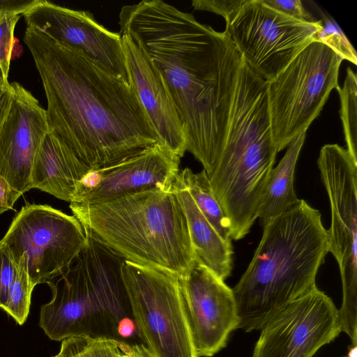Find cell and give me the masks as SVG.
Listing matches in <instances>:
<instances>
[{"label":"cell","mask_w":357,"mask_h":357,"mask_svg":"<svg viewBox=\"0 0 357 357\" xmlns=\"http://www.w3.org/2000/svg\"><path fill=\"white\" fill-rule=\"evenodd\" d=\"M172 190L183 210L195 260L225 281L232 270L231 241L224 240L205 218L178 176Z\"/></svg>","instance_id":"d6986e66"},{"label":"cell","mask_w":357,"mask_h":357,"mask_svg":"<svg viewBox=\"0 0 357 357\" xmlns=\"http://www.w3.org/2000/svg\"><path fill=\"white\" fill-rule=\"evenodd\" d=\"M317 165L328 197L331 225L328 252L339 266L342 303L338 310L341 331L357 344V162L336 144L323 146Z\"/></svg>","instance_id":"ba28073f"},{"label":"cell","mask_w":357,"mask_h":357,"mask_svg":"<svg viewBox=\"0 0 357 357\" xmlns=\"http://www.w3.org/2000/svg\"><path fill=\"white\" fill-rule=\"evenodd\" d=\"M24 42L42 80L50 130L91 172L160 144L130 82L38 29L26 26Z\"/></svg>","instance_id":"7a4b0ae2"},{"label":"cell","mask_w":357,"mask_h":357,"mask_svg":"<svg viewBox=\"0 0 357 357\" xmlns=\"http://www.w3.org/2000/svg\"><path fill=\"white\" fill-rule=\"evenodd\" d=\"M229 34L245 63L266 82L275 77L310 43L321 21L288 17L262 0H245L225 20Z\"/></svg>","instance_id":"30bf717a"},{"label":"cell","mask_w":357,"mask_h":357,"mask_svg":"<svg viewBox=\"0 0 357 357\" xmlns=\"http://www.w3.org/2000/svg\"><path fill=\"white\" fill-rule=\"evenodd\" d=\"M320 21L321 28L317 33L316 40L328 46L342 60L356 65V52L337 23L325 14L322 15Z\"/></svg>","instance_id":"d4e9b609"},{"label":"cell","mask_w":357,"mask_h":357,"mask_svg":"<svg viewBox=\"0 0 357 357\" xmlns=\"http://www.w3.org/2000/svg\"><path fill=\"white\" fill-rule=\"evenodd\" d=\"M38 0H0V15H23Z\"/></svg>","instance_id":"1f68e13d"},{"label":"cell","mask_w":357,"mask_h":357,"mask_svg":"<svg viewBox=\"0 0 357 357\" xmlns=\"http://www.w3.org/2000/svg\"><path fill=\"white\" fill-rule=\"evenodd\" d=\"M120 357H152L141 343L118 342Z\"/></svg>","instance_id":"d6a6232c"},{"label":"cell","mask_w":357,"mask_h":357,"mask_svg":"<svg viewBox=\"0 0 357 357\" xmlns=\"http://www.w3.org/2000/svg\"><path fill=\"white\" fill-rule=\"evenodd\" d=\"M305 137L306 132H303L290 142L284 156L270 173L257 212V218L263 226L300 201L294 190V179Z\"/></svg>","instance_id":"ffe728a7"},{"label":"cell","mask_w":357,"mask_h":357,"mask_svg":"<svg viewBox=\"0 0 357 357\" xmlns=\"http://www.w3.org/2000/svg\"><path fill=\"white\" fill-rule=\"evenodd\" d=\"M17 268V264L10 252L0 241V307L2 309L7 302Z\"/></svg>","instance_id":"4316f807"},{"label":"cell","mask_w":357,"mask_h":357,"mask_svg":"<svg viewBox=\"0 0 357 357\" xmlns=\"http://www.w3.org/2000/svg\"><path fill=\"white\" fill-rule=\"evenodd\" d=\"M15 278L10 286L4 310L20 325L27 319L34 285L30 280L25 256L18 260Z\"/></svg>","instance_id":"603a6c76"},{"label":"cell","mask_w":357,"mask_h":357,"mask_svg":"<svg viewBox=\"0 0 357 357\" xmlns=\"http://www.w3.org/2000/svg\"><path fill=\"white\" fill-rule=\"evenodd\" d=\"M22 195L0 175V214L13 208Z\"/></svg>","instance_id":"f546056e"},{"label":"cell","mask_w":357,"mask_h":357,"mask_svg":"<svg viewBox=\"0 0 357 357\" xmlns=\"http://www.w3.org/2000/svg\"><path fill=\"white\" fill-rule=\"evenodd\" d=\"M337 91L347 150L357 162V77L350 68L347 70L342 86H338Z\"/></svg>","instance_id":"7402d4cb"},{"label":"cell","mask_w":357,"mask_h":357,"mask_svg":"<svg viewBox=\"0 0 357 357\" xmlns=\"http://www.w3.org/2000/svg\"><path fill=\"white\" fill-rule=\"evenodd\" d=\"M73 215L135 264L185 277L195 260L183 210L174 192L149 190L96 204L70 203Z\"/></svg>","instance_id":"8992f818"},{"label":"cell","mask_w":357,"mask_h":357,"mask_svg":"<svg viewBox=\"0 0 357 357\" xmlns=\"http://www.w3.org/2000/svg\"><path fill=\"white\" fill-rule=\"evenodd\" d=\"M260 330L252 357H312L342 332L338 310L317 287L278 311Z\"/></svg>","instance_id":"7c38bea8"},{"label":"cell","mask_w":357,"mask_h":357,"mask_svg":"<svg viewBox=\"0 0 357 357\" xmlns=\"http://www.w3.org/2000/svg\"><path fill=\"white\" fill-rule=\"evenodd\" d=\"M90 173L68 145L50 130L36 155L31 185L71 203Z\"/></svg>","instance_id":"ac0fdd59"},{"label":"cell","mask_w":357,"mask_h":357,"mask_svg":"<svg viewBox=\"0 0 357 357\" xmlns=\"http://www.w3.org/2000/svg\"><path fill=\"white\" fill-rule=\"evenodd\" d=\"M342 59L328 46L313 41L273 79L267 94L273 137L278 152L306 132L337 89Z\"/></svg>","instance_id":"52a82bcc"},{"label":"cell","mask_w":357,"mask_h":357,"mask_svg":"<svg viewBox=\"0 0 357 357\" xmlns=\"http://www.w3.org/2000/svg\"><path fill=\"white\" fill-rule=\"evenodd\" d=\"M179 282L195 354L211 357L225 346L230 333L238 328L232 289L197 261Z\"/></svg>","instance_id":"4fadbf2b"},{"label":"cell","mask_w":357,"mask_h":357,"mask_svg":"<svg viewBox=\"0 0 357 357\" xmlns=\"http://www.w3.org/2000/svg\"><path fill=\"white\" fill-rule=\"evenodd\" d=\"M11 85V107L0 128V175L22 195L31 189L34 159L50 129L38 100L20 84Z\"/></svg>","instance_id":"2e32d148"},{"label":"cell","mask_w":357,"mask_h":357,"mask_svg":"<svg viewBox=\"0 0 357 357\" xmlns=\"http://www.w3.org/2000/svg\"><path fill=\"white\" fill-rule=\"evenodd\" d=\"M121 36L129 82L160 144L181 158L186 151L185 132L163 82L139 45L128 35Z\"/></svg>","instance_id":"e0dca14e"},{"label":"cell","mask_w":357,"mask_h":357,"mask_svg":"<svg viewBox=\"0 0 357 357\" xmlns=\"http://www.w3.org/2000/svg\"><path fill=\"white\" fill-rule=\"evenodd\" d=\"M22 15L28 27L77 50L109 73L129 82L122 36L100 25L89 11L38 0Z\"/></svg>","instance_id":"5bb4252c"},{"label":"cell","mask_w":357,"mask_h":357,"mask_svg":"<svg viewBox=\"0 0 357 357\" xmlns=\"http://www.w3.org/2000/svg\"><path fill=\"white\" fill-rule=\"evenodd\" d=\"M177 176L200 212L217 233L224 240L231 241L229 222L214 197L206 172L203 169L199 173H194L186 167L179 172Z\"/></svg>","instance_id":"44dd1931"},{"label":"cell","mask_w":357,"mask_h":357,"mask_svg":"<svg viewBox=\"0 0 357 357\" xmlns=\"http://www.w3.org/2000/svg\"><path fill=\"white\" fill-rule=\"evenodd\" d=\"M13 89L11 83L0 79V128L4 123L11 107Z\"/></svg>","instance_id":"4dcf8cb0"},{"label":"cell","mask_w":357,"mask_h":357,"mask_svg":"<svg viewBox=\"0 0 357 357\" xmlns=\"http://www.w3.org/2000/svg\"><path fill=\"white\" fill-rule=\"evenodd\" d=\"M262 1L275 10L291 18L308 22L316 21L304 8L300 0H262Z\"/></svg>","instance_id":"f1b7e54d"},{"label":"cell","mask_w":357,"mask_h":357,"mask_svg":"<svg viewBox=\"0 0 357 357\" xmlns=\"http://www.w3.org/2000/svg\"><path fill=\"white\" fill-rule=\"evenodd\" d=\"M263 228L249 266L232 289L238 328L245 332L260 330L278 311L317 287L328 252L321 213L303 199Z\"/></svg>","instance_id":"3957f363"},{"label":"cell","mask_w":357,"mask_h":357,"mask_svg":"<svg viewBox=\"0 0 357 357\" xmlns=\"http://www.w3.org/2000/svg\"><path fill=\"white\" fill-rule=\"evenodd\" d=\"M1 241L16 263L25 256L36 286L66 271L83 249L86 236L74 215L48 205L28 204L15 216Z\"/></svg>","instance_id":"8fae6325"},{"label":"cell","mask_w":357,"mask_h":357,"mask_svg":"<svg viewBox=\"0 0 357 357\" xmlns=\"http://www.w3.org/2000/svg\"><path fill=\"white\" fill-rule=\"evenodd\" d=\"M245 0H193L192 6L195 10L212 12L227 19L237 10Z\"/></svg>","instance_id":"83f0119b"},{"label":"cell","mask_w":357,"mask_h":357,"mask_svg":"<svg viewBox=\"0 0 357 357\" xmlns=\"http://www.w3.org/2000/svg\"><path fill=\"white\" fill-rule=\"evenodd\" d=\"M118 341L88 337L61 341L59 352L65 357H120Z\"/></svg>","instance_id":"cb8c5ba5"},{"label":"cell","mask_w":357,"mask_h":357,"mask_svg":"<svg viewBox=\"0 0 357 357\" xmlns=\"http://www.w3.org/2000/svg\"><path fill=\"white\" fill-rule=\"evenodd\" d=\"M82 227L83 249L66 271L47 282L52 298L40 307V326L56 341L88 337L142 344L121 272L126 259Z\"/></svg>","instance_id":"277c9868"},{"label":"cell","mask_w":357,"mask_h":357,"mask_svg":"<svg viewBox=\"0 0 357 357\" xmlns=\"http://www.w3.org/2000/svg\"><path fill=\"white\" fill-rule=\"evenodd\" d=\"M1 78L3 79V75H2V72H1V68H0V79H1Z\"/></svg>","instance_id":"d590c367"},{"label":"cell","mask_w":357,"mask_h":357,"mask_svg":"<svg viewBox=\"0 0 357 357\" xmlns=\"http://www.w3.org/2000/svg\"><path fill=\"white\" fill-rule=\"evenodd\" d=\"M277 153L267 82L243 60L223 150L208 174L214 197L229 222L231 239L243 238L257 219Z\"/></svg>","instance_id":"5b68a950"},{"label":"cell","mask_w":357,"mask_h":357,"mask_svg":"<svg viewBox=\"0 0 357 357\" xmlns=\"http://www.w3.org/2000/svg\"><path fill=\"white\" fill-rule=\"evenodd\" d=\"M180 158L160 144L147 147L91 172L71 203L96 204L149 190H172Z\"/></svg>","instance_id":"9a60e30c"},{"label":"cell","mask_w":357,"mask_h":357,"mask_svg":"<svg viewBox=\"0 0 357 357\" xmlns=\"http://www.w3.org/2000/svg\"><path fill=\"white\" fill-rule=\"evenodd\" d=\"M356 353V346L351 345V347H350L349 353L343 357H357Z\"/></svg>","instance_id":"836d02e7"},{"label":"cell","mask_w":357,"mask_h":357,"mask_svg":"<svg viewBox=\"0 0 357 357\" xmlns=\"http://www.w3.org/2000/svg\"><path fill=\"white\" fill-rule=\"evenodd\" d=\"M20 15H0V68L4 80L8 81L13 34Z\"/></svg>","instance_id":"484cf974"},{"label":"cell","mask_w":357,"mask_h":357,"mask_svg":"<svg viewBox=\"0 0 357 357\" xmlns=\"http://www.w3.org/2000/svg\"><path fill=\"white\" fill-rule=\"evenodd\" d=\"M121 272L139 338L152 357H197L179 278L128 260Z\"/></svg>","instance_id":"9c48e42d"},{"label":"cell","mask_w":357,"mask_h":357,"mask_svg":"<svg viewBox=\"0 0 357 357\" xmlns=\"http://www.w3.org/2000/svg\"><path fill=\"white\" fill-rule=\"evenodd\" d=\"M52 357H65L62 354L59 352L56 355L52 356Z\"/></svg>","instance_id":"e575fe53"},{"label":"cell","mask_w":357,"mask_h":357,"mask_svg":"<svg viewBox=\"0 0 357 357\" xmlns=\"http://www.w3.org/2000/svg\"><path fill=\"white\" fill-rule=\"evenodd\" d=\"M119 24V33L134 40L158 72L186 151L211 174L223 150L243 61L229 34L162 0L124 6Z\"/></svg>","instance_id":"6da1fadb"}]
</instances>
